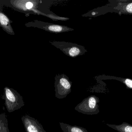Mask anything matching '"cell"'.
<instances>
[{
	"label": "cell",
	"mask_w": 132,
	"mask_h": 132,
	"mask_svg": "<svg viewBox=\"0 0 132 132\" xmlns=\"http://www.w3.org/2000/svg\"><path fill=\"white\" fill-rule=\"evenodd\" d=\"M4 91L2 98L5 100V104L9 112L19 110L24 105L23 98L16 91L8 87H5Z\"/></svg>",
	"instance_id": "1"
},
{
	"label": "cell",
	"mask_w": 132,
	"mask_h": 132,
	"mask_svg": "<svg viewBox=\"0 0 132 132\" xmlns=\"http://www.w3.org/2000/svg\"><path fill=\"white\" fill-rule=\"evenodd\" d=\"M99 98L95 95H91L84 99L75 107V110L80 113L86 115L97 114L99 110Z\"/></svg>",
	"instance_id": "2"
},
{
	"label": "cell",
	"mask_w": 132,
	"mask_h": 132,
	"mask_svg": "<svg viewBox=\"0 0 132 132\" xmlns=\"http://www.w3.org/2000/svg\"><path fill=\"white\" fill-rule=\"evenodd\" d=\"M71 83L68 78L60 76L56 78L55 83V97L59 99H63L71 92Z\"/></svg>",
	"instance_id": "3"
},
{
	"label": "cell",
	"mask_w": 132,
	"mask_h": 132,
	"mask_svg": "<svg viewBox=\"0 0 132 132\" xmlns=\"http://www.w3.org/2000/svg\"><path fill=\"white\" fill-rule=\"evenodd\" d=\"M21 120L26 132H46L38 120L29 115L22 116Z\"/></svg>",
	"instance_id": "4"
},
{
	"label": "cell",
	"mask_w": 132,
	"mask_h": 132,
	"mask_svg": "<svg viewBox=\"0 0 132 132\" xmlns=\"http://www.w3.org/2000/svg\"><path fill=\"white\" fill-rule=\"evenodd\" d=\"M113 9L119 15L121 14H132V1H114Z\"/></svg>",
	"instance_id": "5"
},
{
	"label": "cell",
	"mask_w": 132,
	"mask_h": 132,
	"mask_svg": "<svg viewBox=\"0 0 132 132\" xmlns=\"http://www.w3.org/2000/svg\"><path fill=\"white\" fill-rule=\"evenodd\" d=\"M11 21L9 18L0 11V26L8 34L14 35L13 28L11 25Z\"/></svg>",
	"instance_id": "6"
},
{
	"label": "cell",
	"mask_w": 132,
	"mask_h": 132,
	"mask_svg": "<svg viewBox=\"0 0 132 132\" xmlns=\"http://www.w3.org/2000/svg\"><path fill=\"white\" fill-rule=\"evenodd\" d=\"M60 126L63 132H88L83 127L71 126L63 122H59Z\"/></svg>",
	"instance_id": "7"
},
{
	"label": "cell",
	"mask_w": 132,
	"mask_h": 132,
	"mask_svg": "<svg viewBox=\"0 0 132 132\" xmlns=\"http://www.w3.org/2000/svg\"><path fill=\"white\" fill-rule=\"evenodd\" d=\"M108 126L119 132H132V126L127 122L120 125L107 124Z\"/></svg>",
	"instance_id": "8"
},
{
	"label": "cell",
	"mask_w": 132,
	"mask_h": 132,
	"mask_svg": "<svg viewBox=\"0 0 132 132\" xmlns=\"http://www.w3.org/2000/svg\"><path fill=\"white\" fill-rule=\"evenodd\" d=\"M0 132H10L8 127V121L5 114H0Z\"/></svg>",
	"instance_id": "9"
},
{
	"label": "cell",
	"mask_w": 132,
	"mask_h": 132,
	"mask_svg": "<svg viewBox=\"0 0 132 132\" xmlns=\"http://www.w3.org/2000/svg\"><path fill=\"white\" fill-rule=\"evenodd\" d=\"M114 79L123 83L126 86L127 88L132 89V80L128 78L118 77H114Z\"/></svg>",
	"instance_id": "10"
},
{
	"label": "cell",
	"mask_w": 132,
	"mask_h": 132,
	"mask_svg": "<svg viewBox=\"0 0 132 132\" xmlns=\"http://www.w3.org/2000/svg\"><path fill=\"white\" fill-rule=\"evenodd\" d=\"M68 53L71 56H76L80 53V49L77 47H73L70 49Z\"/></svg>",
	"instance_id": "11"
},
{
	"label": "cell",
	"mask_w": 132,
	"mask_h": 132,
	"mask_svg": "<svg viewBox=\"0 0 132 132\" xmlns=\"http://www.w3.org/2000/svg\"><path fill=\"white\" fill-rule=\"evenodd\" d=\"M50 31L55 32H60L63 30V27L59 25H53L50 26L48 27Z\"/></svg>",
	"instance_id": "12"
}]
</instances>
